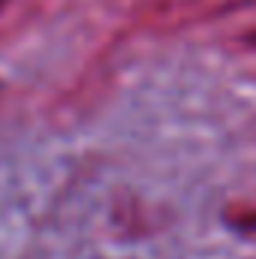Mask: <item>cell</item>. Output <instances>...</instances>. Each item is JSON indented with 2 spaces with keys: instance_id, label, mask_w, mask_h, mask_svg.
<instances>
[{
  "instance_id": "6da1fadb",
  "label": "cell",
  "mask_w": 256,
  "mask_h": 259,
  "mask_svg": "<svg viewBox=\"0 0 256 259\" xmlns=\"http://www.w3.org/2000/svg\"><path fill=\"white\" fill-rule=\"evenodd\" d=\"M0 3H6V0H0Z\"/></svg>"
}]
</instances>
